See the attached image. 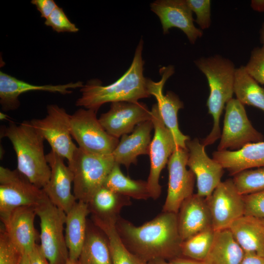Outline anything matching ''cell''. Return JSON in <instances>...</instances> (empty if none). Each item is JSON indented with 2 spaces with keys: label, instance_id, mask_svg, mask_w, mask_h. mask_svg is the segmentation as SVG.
<instances>
[{
  "label": "cell",
  "instance_id": "8",
  "mask_svg": "<svg viewBox=\"0 0 264 264\" xmlns=\"http://www.w3.org/2000/svg\"><path fill=\"white\" fill-rule=\"evenodd\" d=\"M151 112L154 132L149 146L151 165L147 183L150 197L155 200L161 193L159 184L161 172L178 147L172 133L162 119L156 103L153 105Z\"/></svg>",
  "mask_w": 264,
  "mask_h": 264
},
{
  "label": "cell",
  "instance_id": "15",
  "mask_svg": "<svg viewBox=\"0 0 264 264\" xmlns=\"http://www.w3.org/2000/svg\"><path fill=\"white\" fill-rule=\"evenodd\" d=\"M151 119V111L144 103L118 102L111 103L110 110L98 119L110 135L119 139L132 132L138 124Z\"/></svg>",
  "mask_w": 264,
  "mask_h": 264
},
{
  "label": "cell",
  "instance_id": "4",
  "mask_svg": "<svg viewBox=\"0 0 264 264\" xmlns=\"http://www.w3.org/2000/svg\"><path fill=\"white\" fill-rule=\"evenodd\" d=\"M195 63L206 76L210 88L206 105L214 123L210 133L201 141L205 147L221 136L220 117L225 104L232 98L236 68L231 60L219 55L200 58Z\"/></svg>",
  "mask_w": 264,
  "mask_h": 264
},
{
  "label": "cell",
  "instance_id": "36",
  "mask_svg": "<svg viewBox=\"0 0 264 264\" xmlns=\"http://www.w3.org/2000/svg\"><path fill=\"white\" fill-rule=\"evenodd\" d=\"M247 73L258 83L264 85V48L257 47L251 51L245 66Z\"/></svg>",
  "mask_w": 264,
  "mask_h": 264
},
{
  "label": "cell",
  "instance_id": "37",
  "mask_svg": "<svg viewBox=\"0 0 264 264\" xmlns=\"http://www.w3.org/2000/svg\"><path fill=\"white\" fill-rule=\"evenodd\" d=\"M193 12L196 15V23L201 29L208 28L211 23L210 0H186Z\"/></svg>",
  "mask_w": 264,
  "mask_h": 264
},
{
  "label": "cell",
  "instance_id": "41",
  "mask_svg": "<svg viewBox=\"0 0 264 264\" xmlns=\"http://www.w3.org/2000/svg\"><path fill=\"white\" fill-rule=\"evenodd\" d=\"M240 264H264V257L252 253H245Z\"/></svg>",
  "mask_w": 264,
  "mask_h": 264
},
{
  "label": "cell",
  "instance_id": "14",
  "mask_svg": "<svg viewBox=\"0 0 264 264\" xmlns=\"http://www.w3.org/2000/svg\"><path fill=\"white\" fill-rule=\"evenodd\" d=\"M186 146L189 153L187 166L195 176L197 194L207 198L221 182L224 168L219 163L208 156L205 147L198 138L189 139L186 143Z\"/></svg>",
  "mask_w": 264,
  "mask_h": 264
},
{
  "label": "cell",
  "instance_id": "38",
  "mask_svg": "<svg viewBox=\"0 0 264 264\" xmlns=\"http://www.w3.org/2000/svg\"><path fill=\"white\" fill-rule=\"evenodd\" d=\"M243 197L244 215L264 219V190Z\"/></svg>",
  "mask_w": 264,
  "mask_h": 264
},
{
  "label": "cell",
  "instance_id": "27",
  "mask_svg": "<svg viewBox=\"0 0 264 264\" xmlns=\"http://www.w3.org/2000/svg\"><path fill=\"white\" fill-rule=\"evenodd\" d=\"M130 199L103 186L95 193L88 204L92 216L116 222L122 209L132 204Z\"/></svg>",
  "mask_w": 264,
  "mask_h": 264
},
{
  "label": "cell",
  "instance_id": "19",
  "mask_svg": "<svg viewBox=\"0 0 264 264\" xmlns=\"http://www.w3.org/2000/svg\"><path fill=\"white\" fill-rule=\"evenodd\" d=\"M36 215L35 207L22 206L0 217L9 239L22 254L29 253L39 238L34 225Z\"/></svg>",
  "mask_w": 264,
  "mask_h": 264
},
{
  "label": "cell",
  "instance_id": "21",
  "mask_svg": "<svg viewBox=\"0 0 264 264\" xmlns=\"http://www.w3.org/2000/svg\"><path fill=\"white\" fill-rule=\"evenodd\" d=\"M177 216L178 231L182 241L213 228L206 199L197 194H193L183 201Z\"/></svg>",
  "mask_w": 264,
  "mask_h": 264
},
{
  "label": "cell",
  "instance_id": "1",
  "mask_svg": "<svg viewBox=\"0 0 264 264\" xmlns=\"http://www.w3.org/2000/svg\"><path fill=\"white\" fill-rule=\"evenodd\" d=\"M118 234L128 249L144 264L155 259L169 261L182 256L177 214L163 212L142 225L135 226L120 217Z\"/></svg>",
  "mask_w": 264,
  "mask_h": 264
},
{
  "label": "cell",
  "instance_id": "46",
  "mask_svg": "<svg viewBox=\"0 0 264 264\" xmlns=\"http://www.w3.org/2000/svg\"><path fill=\"white\" fill-rule=\"evenodd\" d=\"M261 43L263 44L262 47L264 48V22L262 25L261 30Z\"/></svg>",
  "mask_w": 264,
  "mask_h": 264
},
{
  "label": "cell",
  "instance_id": "11",
  "mask_svg": "<svg viewBox=\"0 0 264 264\" xmlns=\"http://www.w3.org/2000/svg\"><path fill=\"white\" fill-rule=\"evenodd\" d=\"M223 127L218 151L238 150L245 145L263 141L264 135L249 121L244 105L232 98L226 104Z\"/></svg>",
  "mask_w": 264,
  "mask_h": 264
},
{
  "label": "cell",
  "instance_id": "23",
  "mask_svg": "<svg viewBox=\"0 0 264 264\" xmlns=\"http://www.w3.org/2000/svg\"><path fill=\"white\" fill-rule=\"evenodd\" d=\"M212 156L231 176L253 168L264 167V141L248 144L234 151H215Z\"/></svg>",
  "mask_w": 264,
  "mask_h": 264
},
{
  "label": "cell",
  "instance_id": "47",
  "mask_svg": "<svg viewBox=\"0 0 264 264\" xmlns=\"http://www.w3.org/2000/svg\"><path fill=\"white\" fill-rule=\"evenodd\" d=\"M65 264H78V261H74L68 259Z\"/></svg>",
  "mask_w": 264,
  "mask_h": 264
},
{
  "label": "cell",
  "instance_id": "18",
  "mask_svg": "<svg viewBox=\"0 0 264 264\" xmlns=\"http://www.w3.org/2000/svg\"><path fill=\"white\" fill-rule=\"evenodd\" d=\"M151 11L159 18L163 34L173 27L178 28L194 44L203 35L201 29L194 24L193 12L186 0H157L150 4Z\"/></svg>",
  "mask_w": 264,
  "mask_h": 264
},
{
  "label": "cell",
  "instance_id": "49",
  "mask_svg": "<svg viewBox=\"0 0 264 264\" xmlns=\"http://www.w3.org/2000/svg\"><path fill=\"white\" fill-rule=\"evenodd\" d=\"M262 220V222H263L264 224V219H261Z\"/></svg>",
  "mask_w": 264,
  "mask_h": 264
},
{
  "label": "cell",
  "instance_id": "48",
  "mask_svg": "<svg viewBox=\"0 0 264 264\" xmlns=\"http://www.w3.org/2000/svg\"><path fill=\"white\" fill-rule=\"evenodd\" d=\"M6 117H7L6 115L0 112V119H6Z\"/></svg>",
  "mask_w": 264,
  "mask_h": 264
},
{
  "label": "cell",
  "instance_id": "20",
  "mask_svg": "<svg viewBox=\"0 0 264 264\" xmlns=\"http://www.w3.org/2000/svg\"><path fill=\"white\" fill-rule=\"evenodd\" d=\"M82 81L63 85H36L19 80L4 72L0 71V104L4 111L17 109L20 102L21 94L30 91H44L67 94L72 93L70 89L81 88L84 86Z\"/></svg>",
  "mask_w": 264,
  "mask_h": 264
},
{
  "label": "cell",
  "instance_id": "10",
  "mask_svg": "<svg viewBox=\"0 0 264 264\" xmlns=\"http://www.w3.org/2000/svg\"><path fill=\"white\" fill-rule=\"evenodd\" d=\"M70 115L56 104L47 107V115L42 119L29 120L31 124L49 144L51 150L68 162L77 149L72 141L70 127Z\"/></svg>",
  "mask_w": 264,
  "mask_h": 264
},
{
  "label": "cell",
  "instance_id": "32",
  "mask_svg": "<svg viewBox=\"0 0 264 264\" xmlns=\"http://www.w3.org/2000/svg\"><path fill=\"white\" fill-rule=\"evenodd\" d=\"M215 233V231L211 228L183 241L181 246L182 256L204 261L212 246Z\"/></svg>",
  "mask_w": 264,
  "mask_h": 264
},
{
  "label": "cell",
  "instance_id": "35",
  "mask_svg": "<svg viewBox=\"0 0 264 264\" xmlns=\"http://www.w3.org/2000/svg\"><path fill=\"white\" fill-rule=\"evenodd\" d=\"M44 24L58 33H76L79 31L76 25L68 19L63 8L58 6L45 19Z\"/></svg>",
  "mask_w": 264,
  "mask_h": 264
},
{
  "label": "cell",
  "instance_id": "13",
  "mask_svg": "<svg viewBox=\"0 0 264 264\" xmlns=\"http://www.w3.org/2000/svg\"><path fill=\"white\" fill-rule=\"evenodd\" d=\"M206 199L215 231L229 229L244 215L243 197L238 192L232 179L221 181Z\"/></svg>",
  "mask_w": 264,
  "mask_h": 264
},
{
  "label": "cell",
  "instance_id": "22",
  "mask_svg": "<svg viewBox=\"0 0 264 264\" xmlns=\"http://www.w3.org/2000/svg\"><path fill=\"white\" fill-rule=\"evenodd\" d=\"M153 128L152 120H148L138 124L131 134L122 135L112 153L115 162L128 168L132 164H136L138 156L149 155Z\"/></svg>",
  "mask_w": 264,
  "mask_h": 264
},
{
  "label": "cell",
  "instance_id": "45",
  "mask_svg": "<svg viewBox=\"0 0 264 264\" xmlns=\"http://www.w3.org/2000/svg\"><path fill=\"white\" fill-rule=\"evenodd\" d=\"M20 264H29V260L27 254L24 253L22 254Z\"/></svg>",
  "mask_w": 264,
  "mask_h": 264
},
{
  "label": "cell",
  "instance_id": "12",
  "mask_svg": "<svg viewBox=\"0 0 264 264\" xmlns=\"http://www.w3.org/2000/svg\"><path fill=\"white\" fill-rule=\"evenodd\" d=\"M188 156L187 149L178 147L169 159L168 188L163 212L177 214L183 201L193 194L196 177L186 168Z\"/></svg>",
  "mask_w": 264,
  "mask_h": 264
},
{
  "label": "cell",
  "instance_id": "26",
  "mask_svg": "<svg viewBox=\"0 0 264 264\" xmlns=\"http://www.w3.org/2000/svg\"><path fill=\"white\" fill-rule=\"evenodd\" d=\"M244 254L230 229H226L215 231L204 262L207 264H240Z\"/></svg>",
  "mask_w": 264,
  "mask_h": 264
},
{
  "label": "cell",
  "instance_id": "6",
  "mask_svg": "<svg viewBox=\"0 0 264 264\" xmlns=\"http://www.w3.org/2000/svg\"><path fill=\"white\" fill-rule=\"evenodd\" d=\"M40 220L41 249L49 264H65L69 259L65 238L66 213L45 195L35 207Z\"/></svg>",
  "mask_w": 264,
  "mask_h": 264
},
{
  "label": "cell",
  "instance_id": "17",
  "mask_svg": "<svg viewBox=\"0 0 264 264\" xmlns=\"http://www.w3.org/2000/svg\"><path fill=\"white\" fill-rule=\"evenodd\" d=\"M46 158L51 175L42 189L52 203L67 213L77 201L72 192V172L65 164L64 158L53 151L46 155Z\"/></svg>",
  "mask_w": 264,
  "mask_h": 264
},
{
  "label": "cell",
  "instance_id": "5",
  "mask_svg": "<svg viewBox=\"0 0 264 264\" xmlns=\"http://www.w3.org/2000/svg\"><path fill=\"white\" fill-rule=\"evenodd\" d=\"M115 163L112 154H96L77 147L68 162L73 174V193L77 200L88 203L103 186Z\"/></svg>",
  "mask_w": 264,
  "mask_h": 264
},
{
  "label": "cell",
  "instance_id": "2",
  "mask_svg": "<svg viewBox=\"0 0 264 264\" xmlns=\"http://www.w3.org/2000/svg\"><path fill=\"white\" fill-rule=\"evenodd\" d=\"M143 40L137 45L132 63L125 73L117 80L103 86L97 79L89 80L80 88L81 96L76 105L97 112L100 107L108 102H137L138 100L149 97L148 78L143 74L144 61L142 52Z\"/></svg>",
  "mask_w": 264,
  "mask_h": 264
},
{
  "label": "cell",
  "instance_id": "24",
  "mask_svg": "<svg viewBox=\"0 0 264 264\" xmlns=\"http://www.w3.org/2000/svg\"><path fill=\"white\" fill-rule=\"evenodd\" d=\"M90 214L88 203L77 201L66 213L65 238L69 259L77 261L80 256L87 232V218Z\"/></svg>",
  "mask_w": 264,
  "mask_h": 264
},
{
  "label": "cell",
  "instance_id": "29",
  "mask_svg": "<svg viewBox=\"0 0 264 264\" xmlns=\"http://www.w3.org/2000/svg\"><path fill=\"white\" fill-rule=\"evenodd\" d=\"M119 165L115 163L103 186L115 193L135 199L146 200L151 198L147 181L133 180L126 176Z\"/></svg>",
  "mask_w": 264,
  "mask_h": 264
},
{
  "label": "cell",
  "instance_id": "3",
  "mask_svg": "<svg viewBox=\"0 0 264 264\" xmlns=\"http://www.w3.org/2000/svg\"><path fill=\"white\" fill-rule=\"evenodd\" d=\"M2 136L11 141L16 154L17 170L32 183L43 189L48 183L51 169L44 154L43 137L29 120L17 125L10 122Z\"/></svg>",
  "mask_w": 264,
  "mask_h": 264
},
{
  "label": "cell",
  "instance_id": "44",
  "mask_svg": "<svg viewBox=\"0 0 264 264\" xmlns=\"http://www.w3.org/2000/svg\"><path fill=\"white\" fill-rule=\"evenodd\" d=\"M146 264H170V262L164 259H155L151 261Z\"/></svg>",
  "mask_w": 264,
  "mask_h": 264
},
{
  "label": "cell",
  "instance_id": "9",
  "mask_svg": "<svg viewBox=\"0 0 264 264\" xmlns=\"http://www.w3.org/2000/svg\"><path fill=\"white\" fill-rule=\"evenodd\" d=\"M42 189L32 183L17 169L0 167V216L22 206L38 205L45 197Z\"/></svg>",
  "mask_w": 264,
  "mask_h": 264
},
{
  "label": "cell",
  "instance_id": "16",
  "mask_svg": "<svg viewBox=\"0 0 264 264\" xmlns=\"http://www.w3.org/2000/svg\"><path fill=\"white\" fill-rule=\"evenodd\" d=\"M161 79L157 82L148 78V85L151 95L154 96L162 119L166 127L172 133L178 147L187 149L186 143L189 137L183 134L180 131L177 122L178 110L183 108V103L175 93L168 91L163 93V86L167 80L175 72L174 66H168L160 69Z\"/></svg>",
  "mask_w": 264,
  "mask_h": 264
},
{
  "label": "cell",
  "instance_id": "33",
  "mask_svg": "<svg viewBox=\"0 0 264 264\" xmlns=\"http://www.w3.org/2000/svg\"><path fill=\"white\" fill-rule=\"evenodd\" d=\"M238 192L246 195L264 190V167L242 171L233 176Z\"/></svg>",
  "mask_w": 264,
  "mask_h": 264
},
{
  "label": "cell",
  "instance_id": "7",
  "mask_svg": "<svg viewBox=\"0 0 264 264\" xmlns=\"http://www.w3.org/2000/svg\"><path fill=\"white\" fill-rule=\"evenodd\" d=\"M70 127L79 147L89 153L112 154L119 142L105 130L92 110L81 108L70 115Z\"/></svg>",
  "mask_w": 264,
  "mask_h": 264
},
{
  "label": "cell",
  "instance_id": "34",
  "mask_svg": "<svg viewBox=\"0 0 264 264\" xmlns=\"http://www.w3.org/2000/svg\"><path fill=\"white\" fill-rule=\"evenodd\" d=\"M22 254L10 241L3 226H1L0 264H20Z\"/></svg>",
  "mask_w": 264,
  "mask_h": 264
},
{
  "label": "cell",
  "instance_id": "39",
  "mask_svg": "<svg viewBox=\"0 0 264 264\" xmlns=\"http://www.w3.org/2000/svg\"><path fill=\"white\" fill-rule=\"evenodd\" d=\"M31 3L34 5L41 14V17L46 19L58 6L53 0H32Z\"/></svg>",
  "mask_w": 264,
  "mask_h": 264
},
{
  "label": "cell",
  "instance_id": "25",
  "mask_svg": "<svg viewBox=\"0 0 264 264\" xmlns=\"http://www.w3.org/2000/svg\"><path fill=\"white\" fill-rule=\"evenodd\" d=\"M229 229L245 253L264 257V224L261 219L243 215Z\"/></svg>",
  "mask_w": 264,
  "mask_h": 264
},
{
  "label": "cell",
  "instance_id": "42",
  "mask_svg": "<svg viewBox=\"0 0 264 264\" xmlns=\"http://www.w3.org/2000/svg\"><path fill=\"white\" fill-rule=\"evenodd\" d=\"M169 262L170 264H207L204 261H197L183 256L175 258Z\"/></svg>",
  "mask_w": 264,
  "mask_h": 264
},
{
  "label": "cell",
  "instance_id": "31",
  "mask_svg": "<svg viewBox=\"0 0 264 264\" xmlns=\"http://www.w3.org/2000/svg\"><path fill=\"white\" fill-rule=\"evenodd\" d=\"M234 93L243 105L252 106L264 111V88L247 73L244 66L236 69Z\"/></svg>",
  "mask_w": 264,
  "mask_h": 264
},
{
  "label": "cell",
  "instance_id": "43",
  "mask_svg": "<svg viewBox=\"0 0 264 264\" xmlns=\"http://www.w3.org/2000/svg\"><path fill=\"white\" fill-rule=\"evenodd\" d=\"M251 7L256 11L264 12V0H252Z\"/></svg>",
  "mask_w": 264,
  "mask_h": 264
},
{
  "label": "cell",
  "instance_id": "30",
  "mask_svg": "<svg viewBox=\"0 0 264 264\" xmlns=\"http://www.w3.org/2000/svg\"><path fill=\"white\" fill-rule=\"evenodd\" d=\"M93 223L106 237L113 264H146L133 255L121 241L115 227L116 222L92 216Z\"/></svg>",
  "mask_w": 264,
  "mask_h": 264
},
{
  "label": "cell",
  "instance_id": "40",
  "mask_svg": "<svg viewBox=\"0 0 264 264\" xmlns=\"http://www.w3.org/2000/svg\"><path fill=\"white\" fill-rule=\"evenodd\" d=\"M27 255L29 264H49L42 250L40 245L37 243Z\"/></svg>",
  "mask_w": 264,
  "mask_h": 264
},
{
  "label": "cell",
  "instance_id": "28",
  "mask_svg": "<svg viewBox=\"0 0 264 264\" xmlns=\"http://www.w3.org/2000/svg\"><path fill=\"white\" fill-rule=\"evenodd\" d=\"M95 227H88L85 243L78 260V264H113L107 239Z\"/></svg>",
  "mask_w": 264,
  "mask_h": 264
}]
</instances>
